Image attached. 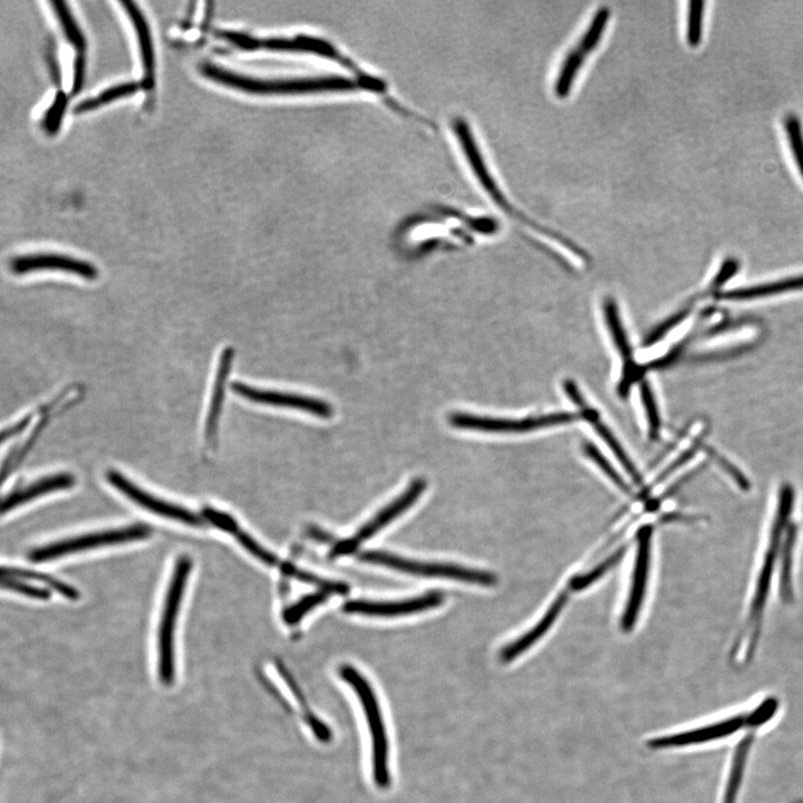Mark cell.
Returning <instances> with one entry per match:
<instances>
[{
	"instance_id": "1",
	"label": "cell",
	"mask_w": 803,
	"mask_h": 803,
	"mask_svg": "<svg viewBox=\"0 0 803 803\" xmlns=\"http://www.w3.org/2000/svg\"><path fill=\"white\" fill-rule=\"evenodd\" d=\"M202 75L209 80L241 92L260 96H307L365 91L366 86L354 76L319 75L275 77L264 79L239 74L211 63L200 65Z\"/></svg>"
},
{
	"instance_id": "2",
	"label": "cell",
	"mask_w": 803,
	"mask_h": 803,
	"mask_svg": "<svg viewBox=\"0 0 803 803\" xmlns=\"http://www.w3.org/2000/svg\"><path fill=\"white\" fill-rule=\"evenodd\" d=\"M216 35L241 51L301 54L323 58V60L341 65L371 91L376 90L381 84L379 77L362 69L350 56L342 52L341 48L323 37L308 34L260 37L245 32L231 31V29H218Z\"/></svg>"
},
{
	"instance_id": "3",
	"label": "cell",
	"mask_w": 803,
	"mask_h": 803,
	"mask_svg": "<svg viewBox=\"0 0 803 803\" xmlns=\"http://www.w3.org/2000/svg\"><path fill=\"white\" fill-rule=\"evenodd\" d=\"M192 559L188 556L178 558L174 565L158 633V675L163 685L170 686L176 679V650L174 636L178 616L185 596L188 579L192 570Z\"/></svg>"
},
{
	"instance_id": "4",
	"label": "cell",
	"mask_w": 803,
	"mask_h": 803,
	"mask_svg": "<svg viewBox=\"0 0 803 803\" xmlns=\"http://www.w3.org/2000/svg\"><path fill=\"white\" fill-rule=\"evenodd\" d=\"M778 708V701L770 698L748 715H738V717L714 723L708 725V727L662 735V737L647 740L646 747L654 751L680 749L727 738L729 735L744 728L757 729L762 727L763 724L773 718Z\"/></svg>"
},
{
	"instance_id": "5",
	"label": "cell",
	"mask_w": 803,
	"mask_h": 803,
	"mask_svg": "<svg viewBox=\"0 0 803 803\" xmlns=\"http://www.w3.org/2000/svg\"><path fill=\"white\" fill-rule=\"evenodd\" d=\"M451 129L456 137L459 148L463 154V157L466 158L468 166L473 173L474 178L478 181L481 189L487 193V196L496 203V205L501 208L503 211L515 218L524 222V225H528L531 228L538 229L541 231V234H545L551 238H556L555 235L549 234V232L534 224V222L529 221L525 216L519 214V211L512 207L511 202L507 199L505 192L502 191L501 187L495 176H493L492 171L489 168V164L486 160L485 154L481 151L480 144L477 140L476 135L472 131L470 123L463 118H454L451 122Z\"/></svg>"
},
{
	"instance_id": "6",
	"label": "cell",
	"mask_w": 803,
	"mask_h": 803,
	"mask_svg": "<svg viewBox=\"0 0 803 803\" xmlns=\"http://www.w3.org/2000/svg\"><path fill=\"white\" fill-rule=\"evenodd\" d=\"M793 506V489L790 485H785L780 490L778 514L775 522H773L770 545L766 557H764L761 573L756 587V593L753 596L751 605V612L749 617V648L748 657H750L754 648L757 646V641L760 634L761 619L766 607L767 597L769 595L771 578L773 569L776 566V560L781 551V538L783 530L787 529L788 520Z\"/></svg>"
},
{
	"instance_id": "7",
	"label": "cell",
	"mask_w": 803,
	"mask_h": 803,
	"mask_svg": "<svg viewBox=\"0 0 803 803\" xmlns=\"http://www.w3.org/2000/svg\"><path fill=\"white\" fill-rule=\"evenodd\" d=\"M611 8L599 7L590 19L582 35L575 44L569 48L561 61L554 82V93L559 99L568 98L578 80L579 74L599 45L604 40L609 22H611Z\"/></svg>"
},
{
	"instance_id": "8",
	"label": "cell",
	"mask_w": 803,
	"mask_h": 803,
	"mask_svg": "<svg viewBox=\"0 0 803 803\" xmlns=\"http://www.w3.org/2000/svg\"><path fill=\"white\" fill-rule=\"evenodd\" d=\"M359 558L367 564L388 567L416 576L448 578L480 586H495L498 582L495 575L480 572V570L454 565L421 563V561L393 556L382 553V551H365Z\"/></svg>"
},
{
	"instance_id": "9",
	"label": "cell",
	"mask_w": 803,
	"mask_h": 803,
	"mask_svg": "<svg viewBox=\"0 0 803 803\" xmlns=\"http://www.w3.org/2000/svg\"><path fill=\"white\" fill-rule=\"evenodd\" d=\"M152 532L153 529L150 526L141 524L94 532V534L57 541V543L35 549L29 554V559L34 563H44V561L73 555L84 550L148 539Z\"/></svg>"
},
{
	"instance_id": "10",
	"label": "cell",
	"mask_w": 803,
	"mask_h": 803,
	"mask_svg": "<svg viewBox=\"0 0 803 803\" xmlns=\"http://www.w3.org/2000/svg\"><path fill=\"white\" fill-rule=\"evenodd\" d=\"M343 680L352 685L354 691L359 694L367 720L370 723V730L373 739L374 752V775L380 785H386L389 780L388 773V739H386L385 729H383L382 715L379 703L374 696L372 686L365 677L350 665H345L341 669Z\"/></svg>"
},
{
	"instance_id": "11",
	"label": "cell",
	"mask_w": 803,
	"mask_h": 803,
	"mask_svg": "<svg viewBox=\"0 0 803 803\" xmlns=\"http://www.w3.org/2000/svg\"><path fill=\"white\" fill-rule=\"evenodd\" d=\"M583 415L573 413H553L522 420L490 419L467 413H453L450 424L454 428L492 433H522L555 427V425L575 422Z\"/></svg>"
},
{
	"instance_id": "12",
	"label": "cell",
	"mask_w": 803,
	"mask_h": 803,
	"mask_svg": "<svg viewBox=\"0 0 803 803\" xmlns=\"http://www.w3.org/2000/svg\"><path fill=\"white\" fill-rule=\"evenodd\" d=\"M425 488H427V481L420 478L415 479L412 485L404 491L403 495L381 510L379 514L357 531L354 537L337 544L332 551V557L353 554L364 541L371 539L377 532L390 525L393 520L400 517L405 511H408L423 495Z\"/></svg>"
},
{
	"instance_id": "13",
	"label": "cell",
	"mask_w": 803,
	"mask_h": 803,
	"mask_svg": "<svg viewBox=\"0 0 803 803\" xmlns=\"http://www.w3.org/2000/svg\"><path fill=\"white\" fill-rule=\"evenodd\" d=\"M106 480L109 481L113 488L118 489L122 495L137 503L141 508L153 512V514L193 527L205 525V519L196 515L195 512L150 495L149 492L134 485L131 480L124 477L119 471L110 470L106 472Z\"/></svg>"
},
{
	"instance_id": "14",
	"label": "cell",
	"mask_w": 803,
	"mask_h": 803,
	"mask_svg": "<svg viewBox=\"0 0 803 803\" xmlns=\"http://www.w3.org/2000/svg\"><path fill=\"white\" fill-rule=\"evenodd\" d=\"M231 390L250 402L295 409L315 415L317 418L330 419L334 414L332 405L309 396L261 390L240 382L232 384Z\"/></svg>"
},
{
	"instance_id": "15",
	"label": "cell",
	"mask_w": 803,
	"mask_h": 803,
	"mask_svg": "<svg viewBox=\"0 0 803 803\" xmlns=\"http://www.w3.org/2000/svg\"><path fill=\"white\" fill-rule=\"evenodd\" d=\"M11 268L15 275H25L34 272H63L94 280L98 277V269L84 260L57 254H32L14 258Z\"/></svg>"
},
{
	"instance_id": "16",
	"label": "cell",
	"mask_w": 803,
	"mask_h": 803,
	"mask_svg": "<svg viewBox=\"0 0 803 803\" xmlns=\"http://www.w3.org/2000/svg\"><path fill=\"white\" fill-rule=\"evenodd\" d=\"M444 602L442 593L433 592L399 602L351 601L343 606L347 614H360L373 617H398L429 611Z\"/></svg>"
},
{
	"instance_id": "17",
	"label": "cell",
	"mask_w": 803,
	"mask_h": 803,
	"mask_svg": "<svg viewBox=\"0 0 803 803\" xmlns=\"http://www.w3.org/2000/svg\"><path fill=\"white\" fill-rule=\"evenodd\" d=\"M652 534L653 528L651 526H645L638 532V549L633 585L622 622L623 630L626 632H630L635 626L644 601L648 568H650Z\"/></svg>"
},
{
	"instance_id": "18",
	"label": "cell",
	"mask_w": 803,
	"mask_h": 803,
	"mask_svg": "<svg viewBox=\"0 0 803 803\" xmlns=\"http://www.w3.org/2000/svg\"><path fill=\"white\" fill-rule=\"evenodd\" d=\"M201 517L205 519V521H208L210 525L234 536L240 546H243L251 556L263 561V563L268 566L277 565V557L270 553V551L266 550L263 546H260L253 537L247 534V532H245L243 529H240L234 517L226 514V512H222L210 507L203 508Z\"/></svg>"
},
{
	"instance_id": "19",
	"label": "cell",
	"mask_w": 803,
	"mask_h": 803,
	"mask_svg": "<svg viewBox=\"0 0 803 803\" xmlns=\"http://www.w3.org/2000/svg\"><path fill=\"white\" fill-rule=\"evenodd\" d=\"M125 13L128 14L133 25L139 44V52L142 64L141 86L144 90L150 91L154 86V54L151 34L147 19L142 15L140 8L133 2H120Z\"/></svg>"
},
{
	"instance_id": "20",
	"label": "cell",
	"mask_w": 803,
	"mask_h": 803,
	"mask_svg": "<svg viewBox=\"0 0 803 803\" xmlns=\"http://www.w3.org/2000/svg\"><path fill=\"white\" fill-rule=\"evenodd\" d=\"M75 477L70 473H58L35 481L32 485L16 490L8 495L2 505L3 515L48 493L70 489L75 486Z\"/></svg>"
},
{
	"instance_id": "21",
	"label": "cell",
	"mask_w": 803,
	"mask_h": 803,
	"mask_svg": "<svg viewBox=\"0 0 803 803\" xmlns=\"http://www.w3.org/2000/svg\"><path fill=\"white\" fill-rule=\"evenodd\" d=\"M234 357L235 350L231 347H227L225 351H222L220 356L214 393H212L206 423V441L210 447H214V445H216L222 404H224L226 385L229 373L231 371L232 362H234Z\"/></svg>"
},
{
	"instance_id": "22",
	"label": "cell",
	"mask_w": 803,
	"mask_h": 803,
	"mask_svg": "<svg viewBox=\"0 0 803 803\" xmlns=\"http://www.w3.org/2000/svg\"><path fill=\"white\" fill-rule=\"evenodd\" d=\"M567 602L566 595H560L557 601L551 605L549 611L538 625L532 630L519 638V640L503 648L500 654V661L505 664L514 662L518 657L524 655L532 646H534L541 637H544L550 630L551 626L557 621V618Z\"/></svg>"
},
{
	"instance_id": "23",
	"label": "cell",
	"mask_w": 803,
	"mask_h": 803,
	"mask_svg": "<svg viewBox=\"0 0 803 803\" xmlns=\"http://www.w3.org/2000/svg\"><path fill=\"white\" fill-rule=\"evenodd\" d=\"M605 314L609 330H611L612 336L614 338V342L618 347L619 353H621L623 359L625 360L626 369L621 385H619V393L625 396L628 390H630V386L633 384V382L637 379L638 376L641 375V372L638 371L637 367L633 366L631 346L630 343H628L627 341V337L623 330L621 319H619L617 306L612 301V299H608V301L605 304Z\"/></svg>"
},
{
	"instance_id": "24",
	"label": "cell",
	"mask_w": 803,
	"mask_h": 803,
	"mask_svg": "<svg viewBox=\"0 0 803 803\" xmlns=\"http://www.w3.org/2000/svg\"><path fill=\"white\" fill-rule=\"evenodd\" d=\"M798 289H803V276L779 280V282L766 285L729 290L719 297L725 301H748V299L768 297Z\"/></svg>"
},
{
	"instance_id": "25",
	"label": "cell",
	"mask_w": 803,
	"mask_h": 803,
	"mask_svg": "<svg viewBox=\"0 0 803 803\" xmlns=\"http://www.w3.org/2000/svg\"><path fill=\"white\" fill-rule=\"evenodd\" d=\"M753 739V733L748 734L747 737H744L738 744L737 749H735L723 803H737L738 793L741 787L744 770H746V763Z\"/></svg>"
},
{
	"instance_id": "26",
	"label": "cell",
	"mask_w": 803,
	"mask_h": 803,
	"mask_svg": "<svg viewBox=\"0 0 803 803\" xmlns=\"http://www.w3.org/2000/svg\"><path fill=\"white\" fill-rule=\"evenodd\" d=\"M2 575L4 578L35 580V582L45 584L47 587L54 589L55 592L61 594L67 599H70V601H79L81 596L80 593L69 584H65L61 582V580H58L50 575L35 572V570L17 567H4L2 569Z\"/></svg>"
},
{
	"instance_id": "27",
	"label": "cell",
	"mask_w": 803,
	"mask_h": 803,
	"mask_svg": "<svg viewBox=\"0 0 803 803\" xmlns=\"http://www.w3.org/2000/svg\"><path fill=\"white\" fill-rule=\"evenodd\" d=\"M786 539L785 544H783V548L781 550V576H780V595L782 601L785 603H790L793 601V589H792V560H793V548L796 545L797 539V527L790 525L787 527L786 531Z\"/></svg>"
},
{
	"instance_id": "28",
	"label": "cell",
	"mask_w": 803,
	"mask_h": 803,
	"mask_svg": "<svg viewBox=\"0 0 803 803\" xmlns=\"http://www.w3.org/2000/svg\"><path fill=\"white\" fill-rule=\"evenodd\" d=\"M139 82H127L118 85H113L109 89H105L100 94L83 100L75 106V113H85L100 108L104 104L111 103L115 100L123 98V96L131 95L141 89Z\"/></svg>"
},
{
	"instance_id": "29",
	"label": "cell",
	"mask_w": 803,
	"mask_h": 803,
	"mask_svg": "<svg viewBox=\"0 0 803 803\" xmlns=\"http://www.w3.org/2000/svg\"><path fill=\"white\" fill-rule=\"evenodd\" d=\"M50 4L57 17L58 23H60L62 27L66 40L74 46L79 54H83L86 47L85 38L79 26H77L69 7H67L66 3L60 2V0H52Z\"/></svg>"
},
{
	"instance_id": "30",
	"label": "cell",
	"mask_w": 803,
	"mask_h": 803,
	"mask_svg": "<svg viewBox=\"0 0 803 803\" xmlns=\"http://www.w3.org/2000/svg\"><path fill=\"white\" fill-rule=\"evenodd\" d=\"M783 130L787 135L789 149L793 162L800 173L803 180V127L799 116L795 113H789L783 118Z\"/></svg>"
},
{
	"instance_id": "31",
	"label": "cell",
	"mask_w": 803,
	"mask_h": 803,
	"mask_svg": "<svg viewBox=\"0 0 803 803\" xmlns=\"http://www.w3.org/2000/svg\"><path fill=\"white\" fill-rule=\"evenodd\" d=\"M706 4L702 0H691L686 11V42L692 48L702 43Z\"/></svg>"
},
{
	"instance_id": "32",
	"label": "cell",
	"mask_w": 803,
	"mask_h": 803,
	"mask_svg": "<svg viewBox=\"0 0 803 803\" xmlns=\"http://www.w3.org/2000/svg\"><path fill=\"white\" fill-rule=\"evenodd\" d=\"M331 593L325 592H318L315 594L307 595L299 601L288 607L283 614V618L285 623L288 625H294L301 621V619L309 612L312 611L318 605L325 603L328 599V595Z\"/></svg>"
},
{
	"instance_id": "33",
	"label": "cell",
	"mask_w": 803,
	"mask_h": 803,
	"mask_svg": "<svg viewBox=\"0 0 803 803\" xmlns=\"http://www.w3.org/2000/svg\"><path fill=\"white\" fill-rule=\"evenodd\" d=\"M596 431L601 434V437L604 441L608 444V447L614 452L615 456L617 457L618 461L621 462L622 466L625 468L628 474L632 477L636 483L641 482L640 473L636 470L634 464L627 457V454L622 448V445L618 443L614 435L611 431H609L605 425L599 421V419L592 422Z\"/></svg>"
},
{
	"instance_id": "34",
	"label": "cell",
	"mask_w": 803,
	"mask_h": 803,
	"mask_svg": "<svg viewBox=\"0 0 803 803\" xmlns=\"http://www.w3.org/2000/svg\"><path fill=\"white\" fill-rule=\"evenodd\" d=\"M282 568L283 572L286 573L287 575L296 577L297 579L301 580V582L314 584L318 587H321L322 590H325V592L341 594V595L348 593V587L344 584L335 583L331 582V580L319 578L313 574L303 572V570H299L292 565L284 564Z\"/></svg>"
},
{
	"instance_id": "35",
	"label": "cell",
	"mask_w": 803,
	"mask_h": 803,
	"mask_svg": "<svg viewBox=\"0 0 803 803\" xmlns=\"http://www.w3.org/2000/svg\"><path fill=\"white\" fill-rule=\"evenodd\" d=\"M641 392L644 409L646 411L648 427H650V437L652 440H656L659 438L661 431L660 413L659 410H657L656 401L650 386H648L646 382L643 383Z\"/></svg>"
},
{
	"instance_id": "36",
	"label": "cell",
	"mask_w": 803,
	"mask_h": 803,
	"mask_svg": "<svg viewBox=\"0 0 803 803\" xmlns=\"http://www.w3.org/2000/svg\"><path fill=\"white\" fill-rule=\"evenodd\" d=\"M2 586L7 590H11V592L37 599V601H48L51 598L50 590L23 583L21 580L14 578L3 577Z\"/></svg>"
},
{
	"instance_id": "37",
	"label": "cell",
	"mask_w": 803,
	"mask_h": 803,
	"mask_svg": "<svg viewBox=\"0 0 803 803\" xmlns=\"http://www.w3.org/2000/svg\"><path fill=\"white\" fill-rule=\"evenodd\" d=\"M584 451L586 456L592 459L597 464V466L601 468L604 471V473L607 474V476L613 480L615 485H617L626 493L631 492L630 488H628L622 477L619 476V474L613 468L612 464L607 461V459L603 456V454L595 448V445L590 443L585 444Z\"/></svg>"
},
{
	"instance_id": "38",
	"label": "cell",
	"mask_w": 803,
	"mask_h": 803,
	"mask_svg": "<svg viewBox=\"0 0 803 803\" xmlns=\"http://www.w3.org/2000/svg\"><path fill=\"white\" fill-rule=\"evenodd\" d=\"M625 551L626 547L619 549L617 553H615L612 557H609L608 560L604 561L601 566L595 568L592 573L576 578L572 584L573 588L580 590L594 584L598 578H601L607 572V570L611 569L617 563V561L623 557Z\"/></svg>"
},
{
	"instance_id": "39",
	"label": "cell",
	"mask_w": 803,
	"mask_h": 803,
	"mask_svg": "<svg viewBox=\"0 0 803 803\" xmlns=\"http://www.w3.org/2000/svg\"><path fill=\"white\" fill-rule=\"evenodd\" d=\"M65 108L66 96L63 92H58L44 116L43 125L48 132L55 133L60 128Z\"/></svg>"
},
{
	"instance_id": "40",
	"label": "cell",
	"mask_w": 803,
	"mask_h": 803,
	"mask_svg": "<svg viewBox=\"0 0 803 803\" xmlns=\"http://www.w3.org/2000/svg\"><path fill=\"white\" fill-rule=\"evenodd\" d=\"M688 314L689 309H684V311L675 314L671 318L667 319V321H665L662 325L656 327L653 333L646 338L645 346H651L656 342H659L663 336L672 330V328H674L676 325H679Z\"/></svg>"
},
{
	"instance_id": "41",
	"label": "cell",
	"mask_w": 803,
	"mask_h": 803,
	"mask_svg": "<svg viewBox=\"0 0 803 803\" xmlns=\"http://www.w3.org/2000/svg\"><path fill=\"white\" fill-rule=\"evenodd\" d=\"M84 63L83 54H77L73 65V83L71 85V92L73 94L79 93L83 85Z\"/></svg>"
},
{
	"instance_id": "42",
	"label": "cell",
	"mask_w": 803,
	"mask_h": 803,
	"mask_svg": "<svg viewBox=\"0 0 803 803\" xmlns=\"http://www.w3.org/2000/svg\"><path fill=\"white\" fill-rule=\"evenodd\" d=\"M31 421L32 415H28L22 421L14 424L13 427L4 430L2 434V441L5 442L8 439L15 438L17 434L22 433L28 427V424L31 423Z\"/></svg>"
}]
</instances>
